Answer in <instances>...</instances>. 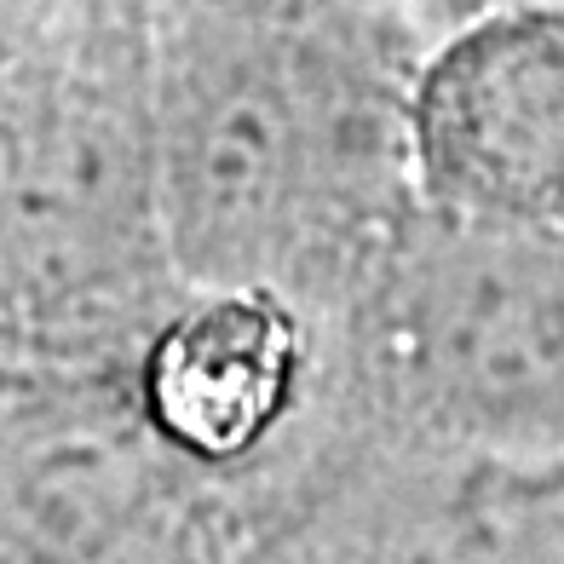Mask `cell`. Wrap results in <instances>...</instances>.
<instances>
[{
	"label": "cell",
	"mask_w": 564,
	"mask_h": 564,
	"mask_svg": "<svg viewBox=\"0 0 564 564\" xmlns=\"http://www.w3.org/2000/svg\"><path fill=\"white\" fill-rule=\"evenodd\" d=\"M369 352L432 432L513 467L564 461V231L421 213L386 254Z\"/></svg>",
	"instance_id": "obj_1"
},
{
	"label": "cell",
	"mask_w": 564,
	"mask_h": 564,
	"mask_svg": "<svg viewBox=\"0 0 564 564\" xmlns=\"http://www.w3.org/2000/svg\"><path fill=\"white\" fill-rule=\"evenodd\" d=\"M306 352L277 282H208L144 346L133 409L167 461L236 467L294 415Z\"/></svg>",
	"instance_id": "obj_4"
},
{
	"label": "cell",
	"mask_w": 564,
	"mask_h": 564,
	"mask_svg": "<svg viewBox=\"0 0 564 564\" xmlns=\"http://www.w3.org/2000/svg\"><path fill=\"white\" fill-rule=\"evenodd\" d=\"M294 81L271 64H196L173 98L162 156L167 225L208 282H265L317 167L340 162Z\"/></svg>",
	"instance_id": "obj_3"
},
{
	"label": "cell",
	"mask_w": 564,
	"mask_h": 564,
	"mask_svg": "<svg viewBox=\"0 0 564 564\" xmlns=\"http://www.w3.org/2000/svg\"><path fill=\"white\" fill-rule=\"evenodd\" d=\"M421 213L564 231V6H495L449 35L398 110Z\"/></svg>",
	"instance_id": "obj_2"
},
{
	"label": "cell",
	"mask_w": 564,
	"mask_h": 564,
	"mask_svg": "<svg viewBox=\"0 0 564 564\" xmlns=\"http://www.w3.org/2000/svg\"><path fill=\"white\" fill-rule=\"evenodd\" d=\"M0 564H12V559H6V553H0Z\"/></svg>",
	"instance_id": "obj_5"
}]
</instances>
